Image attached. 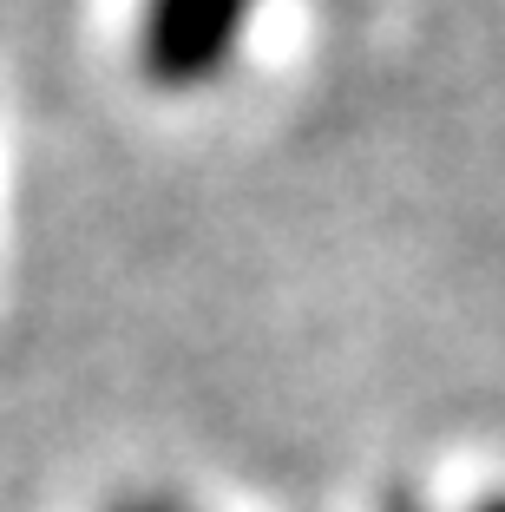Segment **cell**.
Wrapping results in <instances>:
<instances>
[{
	"instance_id": "cell-1",
	"label": "cell",
	"mask_w": 505,
	"mask_h": 512,
	"mask_svg": "<svg viewBox=\"0 0 505 512\" xmlns=\"http://www.w3.org/2000/svg\"><path fill=\"white\" fill-rule=\"evenodd\" d=\"M263 0H145L138 14V66L164 92H197L230 73L243 33Z\"/></svg>"
},
{
	"instance_id": "cell-2",
	"label": "cell",
	"mask_w": 505,
	"mask_h": 512,
	"mask_svg": "<svg viewBox=\"0 0 505 512\" xmlns=\"http://www.w3.org/2000/svg\"><path fill=\"white\" fill-rule=\"evenodd\" d=\"M479 512H505V499H492V506H479Z\"/></svg>"
},
{
	"instance_id": "cell-3",
	"label": "cell",
	"mask_w": 505,
	"mask_h": 512,
	"mask_svg": "<svg viewBox=\"0 0 505 512\" xmlns=\"http://www.w3.org/2000/svg\"><path fill=\"white\" fill-rule=\"evenodd\" d=\"M132 512H158V506H132Z\"/></svg>"
}]
</instances>
